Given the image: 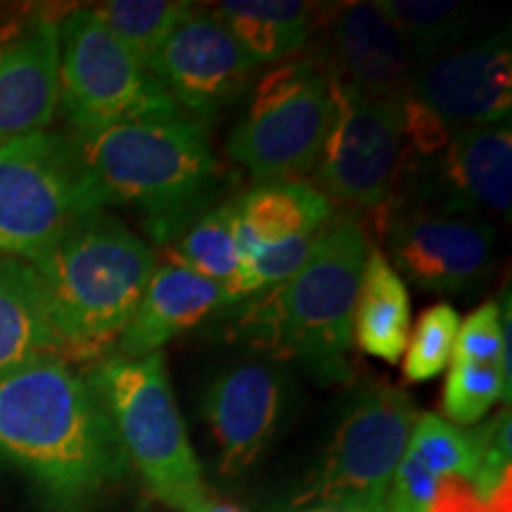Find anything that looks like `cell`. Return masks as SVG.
<instances>
[{
    "label": "cell",
    "instance_id": "obj_1",
    "mask_svg": "<svg viewBox=\"0 0 512 512\" xmlns=\"http://www.w3.org/2000/svg\"><path fill=\"white\" fill-rule=\"evenodd\" d=\"M0 463L62 512L102 501L131 467L91 375L60 356L0 377Z\"/></svg>",
    "mask_w": 512,
    "mask_h": 512
},
{
    "label": "cell",
    "instance_id": "obj_2",
    "mask_svg": "<svg viewBox=\"0 0 512 512\" xmlns=\"http://www.w3.org/2000/svg\"><path fill=\"white\" fill-rule=\"evenodd\" d=\"M368 249L361 221L335 214L290 280L238 304L230 337L294 361L316 382H349L354 306Z\"/></svg>",
    "mask_w": 512,
    "mask_h": 512
},
{
    "label": "cell",
    "instance_id": "obj_3",
    "mask_svg": "<svg viewBox=\"0 0 512 512\" xmlns=\"http://www.w3.org/2000/svg\"><path fill=\"white\" fill-rule=\"evenodd\" d=\"M72 136L105 207L136 209L157 245L219 204L226 181L200 119L171 112Z\"/></svg>",
    "mask_w": 512,
    "mask_h": 512
},
{
    "label": "cell",
    "instance_id": "obj_4",
    "mask_svg": "<svg viewBox=\"0 0 512 512\" xmlns=\"http://www.w3.org/2000/svg\"><path fill=\"white\" fill-rule=\"evenodd\" d=\"M31 266L46 292L60 356L86 363L117 347L159 264L140 235L100 209Z\"/></svg>",
    "mask_w": 512,
    "mask_h": 512
},
{
    "label": "cell",
    "instance_id": "obj_5",
    "mask_svg": "<svg viewBox=\"0 0 512 512\" xmlns=\"http://www.w3.org/2000/svg\"><path fill=\"white\" fill-rule=\"evenodd\" d=\"M88 375L110 411L128 465L136 467L145 489L166 508L183 512L209 503L162 351L143 358L110 356Z\"/></svg>",
    "mask_w": 512,
    "mask_h": 512
},
{
    "label": "cell",
    "instance_id": "obj_6",
    "mask_svg": "<svg viewBox=\"0 0 512 512\" xmlns=\"http://www.w3.org/2000/svg\"><path fill=\"white\" fill-rule=\"evenodd\" d=\"M335 119V83L323 57H294L256 81L226 152L256 183L316 171Z\"/></svg>",
    "mask_w": 512,
    "mask_h": 512
},
{
    "label": "cell",
    "instance_id": "obj_7",
    "mask_svg": "<svg viewBox=\"0 0 512 512\" xmlns=\"http://www.w3.org/2000/svg\"><path fill=\"white\" fill-rule=\"evenodd\" d=\"M100 209L72 133L46 128L0 143V254L31 264Z\"/></svg>",
    "mask_w": 512,
    "mask_h": 512
},
{
    "label": "cell",
    "instance_id": "obj_8",
    "mask_svg": "<svg viewBox=\"0 0 512 512\" xmlns=\"http://www.w3.org/2000/svg\"><path fill=\"white\" fill-rule=\"evenodd\" d=\"M60 105L79 136L181 112L93 8L60 19Z\"/></svg>",
    "mask_w": 512,
    "mask_h": 512
},
{
    "label": "cell",
    "instance_id": "obj_9",
    "mask_svg": "<svg viewBox=\"0 0 512 512\" xmlns=\"http://www.w3.org/2000/svg\"><path fill=\"white\" fill-rule=\"evenodd\" d=\"M420 413L411 396L387 382H370L351 396L316 472L297 505L339 498H382L406 453Z\"/></svg>",
    "mask_w": 512,
    "mask_h": 512
},
{
    "label": "cell",
    "instance_id": "obj_10",
    "mask_svg": "<svg viewBox=\"0 0 512 512\" xmlns=\"http://www.w3.org/2000/svg\"><path fill=\"white\" fill-rule=\"evenodd\" d=\"M335 119L316 166V188L328 200L384 214L403 178L401 98L370 100L335 81Z\"/></svg>",
    "mask_w": 512,
    "mask_h": 512
},
{
    "label": "cell",
    "instance_id": "obj_11",
    "mask_svg": "<svg viewBox=\"0 0 512 512\" xmlns=\"http://www.w3.org/2000/svg\"><path fill=\"white\" fill-rule=\"evenodd\" d=\"M387 261L420 290L465 294L489 278L496 228L484 216L439 204L384 211Z\"/></svg>",
    "mask_w": 512,
    "mask_h": 512
},
{
    "label": "cell",
    "instance_id": "obj_12",
    "mask_svg": "<svg viewBox=\"0 0 512 512\" xmlns=\"http://www.w3.org/2000/svg\"><path fill=\"white\" fill-rule=\"evenodd\" d=\"M415 102L448 131L508 121L512 110V53L508 34L467 46H446L413 69Z\"/></svg>",
    "mask_w": 512,
    "mask_h": 512
},
{
    "label": "cell",
    "instance_id": "obj_13",
    "mask_svg": "<svg viewBox=\"0 0 512 512\" xmlns=\"http://www.w3.org/2000/svg\"><path fill=\"white\" fill-rule=\"evenodd\" d=\"M259 67L211 12H195L147 64L169 100L192 119L233 105Z\"/></svg>",
    "mask_w": 512,
    "mask_h": 512
},
{
    "label": "cell",
    "instance_id": "obj_14",
    "mask_svg": "<svg viewBox=\"0 0 512 512\" xmlns=\"http://www.w3.org/2000/svg\"><path fill=\"white\" fill-rule=\"evenodd\" d=\"M290 406V377L275 361L235 363L209 382L202 413L223 475L247 472L271 444Z\"/></svg>",
    "mask_w": 512,
    "mask_h": 512
},
{
    "label": "cell",
    "instance_id": "obj_15",
    "mask_svg": "<svg viewBox=\"0 0 512 512\" xmlns=\"http://www.w3.org/2000/svg\"><path fill=\"white\" fill-rule=\"evenodd\" d=\"M60 110V19L24 10L0 19V143L46 131Z\"/></svg>",
    "mask_w": 512,
    "mask_h": 512
},
{
    "label": "cell",
    "instance_id": "obj_16",
    "mask_svg": "<svg viewBox=\"0 0 512 512\" xmlns=\"http://www.w3.org/2000/svg\"><path fill=\"white\" fill-rule=\"evenodd\" d=\"M335 81L370 100H399L411 91V48L394 22L375 3L344 5L330 29Z\"/></svg>",
    "mask_w": 512,
    "mask_h": 512
},
{
    "label": "cell",
    "instance_id": "obj_17",
    "mask_svg": "<svg viewBox=\"0 0 512 512\" xmlns=\"http://www.w3.org/2000/svg\"><path fill=\"white\" fill-rule=\"evenodd\" d=\"M427 200L484 216L510 214L512 131L510 121L456 131L439 152Z\"/></svg>",
    "mask_w": 512,
    "mask_h": 512
},
{
    "label": "cell",
    "instance_id": "obj_18",
    "mask_svg": "<svg viewBox=\"0 0 512 512\" xmlns=\"http://www.w3.org/2000/svg\"><path fill=\"white\" fill-rule=\"evenodd\" d=\"M221 306L230 304L219 283L176 264L157 266L136 313L117 339L114 356L143 358L159 354L164 344L200 325Z\"/></svg>",
    "mask_w": 512,
    "mask_h": 512
},
{
    "label": "cell",
    "instance_id": "obj_19",
    "mask_svg": "<svg viewBox=\"0 0 512 512\" xmlns=\"http://www.w3.org/2000/svg\"><path fill=\"white\" fill-rule=\"evenodd\" d=\"M235 214L242 261V254L254 249L316 240L337 211L316 185L266 181L235 197Z\"/></svg>",
    "mask_w": 512,
    "mask_h": 512
},
{
    "label": "cell",
    "instance_id": "obj_20",
    "mask_svg": "<svg viewBox=\"0 0 512 512\" xmlns=\"http://www.w3.org/2000/svg\"><path fill=\"white\" fill-rule=\"evenodd\" d=\"M46 356H60V344L41 278L29 261L0 254V377Z\"/></svg>",
    "mask_w": 512,
    "mask_h": 512
},
{
    "label": "cell",
    "instance_id": "obj_21",
    "mask_svg": "<svg viewBox=\"0 0 512 512\" xmlns=\"http://www.w3.org/2000/svg\"><path fill=\"white\" fill-rule=\"evenodd\" d=\"M411 337V297L377 245H370L354 306V342L377 361L399 363Z\"/></svg>",
    "mask_w": 512,
    "mask_h": 512
},
{
    "label": "cell",
    "instance_id": "obj_22",
    "mask_svg": "<svg viewBox=\"0 0 512 512\" xmlns=\"http://www.w3.org/2000/svg\"><path fill=\"white\" fill-rule=\"evenodd\" d=\"M211 15L261 67L287 60L306 46L318 8L299 0H226L214 5Z\"/></svg>",
    "mask_w": 512,
    "mask_h": 512
},
{
    "label": "cell",
    "instance_id": "obj_23",
    "mask_svg": "<svg viewBox=\"0 0 512 512\" xmlns=\"http://www.w3.org/2000/svg\"><path fill=\"white\" fill-rule=\"evenodd\" d=\"M164 249L169 252V264L219 283L228 294V304H235V287L240 283L242 268L235 197L214 204L185 223Z\"/></svg>",
    "mask_w": 512,
    "mask_h": 512
},
{
    "label": "cell",
    "instance_id": "obj_24",
    "mask_svg": "<svg viewBox=\"0 0 512 512\" xmlns=\"http://www.w3.org/2000/svg\"><path fill=\"white\" fill-rule=\"evenodd\" d=\"M93 12L147 67L171 34L195 15V5L178 0H110L95 5Z\"/></svg>",
    "mask_w": 512,
    "mask_h": 512
},
{
    "label": "cell",
    "instance_id": "obj_25",
    "mask_svg": "<svg viewBox=\"0 0 512 512\" xmlns=\"http://www.w3.org/2000/svg\"><path fill=\"white\" fill-rule=\"evenodd\" d=\"M384 15L394 22V27L406 38L408 48L418 57L437 53L453 46L460 31L465 29L467 8L463 3H446V0H382L375 3Z\"/></svg>",
    "mask_w": 512,
    "mask_h": 512
},
{
    "label": "cell",
    "instance_id": "obj_26",
    "mask_svg": "<svg viewBox=\"0 0 512 512\" xmlns=\"http://www.w3.org/2000/svg\"><path fill=\"white\" fill-rule=\"evenodd\" d=\"M408 451L439 479L472 482L479 463L475 430H460L434 413L420 415L415 422Z\"/></svg>",
    "mask_w": 512,
    "mask_h": 512
},
{
    "label": "cell",
    "instance_id": "obj_27",
    "mask_svg": "<svg viewBox=\"0 0 512 512\" xmlns=\"http://www.w3.org/2000/svg\"><path fill=\"white\" fill-rule=\"evenodd\" d=\"M510 332V292H505L503 306L498 302H486L460 323L453 358L498 368L503 375L505 389L510 392Z\"/></svg>",
    "mask_w": 512,
    "mask_h": 512
},
{
    "label": "cell",
    "instance_id": "obj_28",
    "mask_svg": "<svg viewBox=\"0 0 512 512\" xmlns=\"http://www.w3.org/2000/svg\"><path fill=\"white\" fill-rule=\"evenodd\" d=\"M451 370L446 375L441 408L451 418V425H477L498 401L510 403L501 370L482 363L451 358Z\"/></svg>",
    "mask_w": 512,
    "mask_h": 512
},
{
    "label": "cell",
    "instance_id": "obj_29",
    "mask_svg": "<svg viewBox=\"0 0 512 512\" xmlns=\"http://www.w3.org/2000/svg\"><path fill=\"white\" fill-rule=\"evenodd\" d=\"M458 328L460 316L451 304L439 302L422 311L403 354V377L408 382H427L444 373L453 358Z\"/></svg>",
    "mask_w": 512,
    "mask_h": 512
},
{
    "label": "cell",
    "instance_id": "obj_30",
    "mask_svg": "<svg viewBox=\"0 0 512 512\" xmlns=\"http://www.w3.org/2000/svg\"><path fill=\"white\" fill-rule=\"evenodd\" d=\"M477 448H479V463L477 472L472 477V489L479 496L489 498L494 496L498 489H503L505 484H510L512 467V420H510V408L498 411L486 425L477 427Z\"/></svg>",
    "mask_w": 512,
    "mask_h": 512
},
{
    "label": "cell",
    "instance_id": "obj_31",
    "mask_svg": "<svg viewBox=\"0 0 512 512\" xmlns=\"http://www.w3.org/2000/svg\"><path fill=\"white\" fill-rule=\"evenodd\" d=\"M444 482L406 448L389 482L387 512H430Z\"/></svg>",
    "mask_w": 512,
    "mask_h": 512
},
{
    "label": "cell",
    "instance_id": "obj_32",
    "mask_svg": "<svg viewBox=\"0 0 512 512\" xmlns=\"http://www.w3.org/2000/svg\"><path fill=\"white\" fill-rule=\"evenodd\" d=\"M430 512H512V484L484 498L465 479L451 477L441 484Z\"/></svg>",
    "mask_w": 512,
    "mask_h": 512
},
{
    "label": "cell",
    "instance_id": "obj_33",
    "mask_svg": "<svg viewBox=\"0 0 512 512\" xmlns=\"http://www.w3.org/2000/svg\"><path fill=\"white\" fill-rule=\"evenodd\" d=\"M294 512H387V501L382 498H339V501L316 503Z\"/></svg>",
    "mask_w": 512,
    "mask_h": 512
},
{
    "label": "cell",
    "instance_id": "obj_34",
    "mask_svg": "<svg viewBox=\"0 0 512 512\" xmlns=\"http://www.w3.org/2000/svg\"><path fill=\"white\" fill-rule=\"evenodd\" d=\"M195 512H242V510L228 503H204L202 508H197Z\"/></svg>",
    "mask_w": 512,
    "mask_h": 512
}]
</instances>
